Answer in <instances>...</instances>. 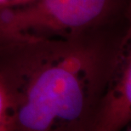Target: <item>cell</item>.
Returning <instances> with one entry per match:
<instances>
[{
    "instance_id": "6da1fadb",
    "label": "cell",
    "mask_w": 131,
    "mask_h": 131,
    "mask_svg": "<svg viewBox=\"0 0 131 131\" xmlns=\"http://www.w3.org/2000/svg\"><path fill=\"white\" fill-rule=\"evenodd\" d=\"M130 36L129 23L67 38L0 39L7 131H89Z\"/></svg>"
},
{
    "instance_id": "7a4b0ae2",
    "label": "cell",
    "mask_w": 131,
    "mask_h": 131,
    "mask_svg": "<svg viewBox=\"0 0 131 131\" xmlns=\"http://www.w3.org/2000/svg\"><path fill=\"white\" fill-rule=\"evenodd\" d=\"M130 19L131 0H33L0 8V39L67 38Z\"/></svg>"
},
{
    "instance_id": "3957f363",
    "label": "cell",
    "mask_w": 131,
    "mask_h": 131,
    "mask_svg": "<svg viewBox=\"0 0 131 131\" xmlns=\"http://www.w3.org/2000/svg\"><path fill=\"white\" fill-rule=\"evenodd\" d=\"M131 122V51H127L91 119L89 131H120Z\"/></svg>"
},
{
    "instance_id": "277c9868",
    "label": "cell",
    "mask_w": 131,
    "mask_h": 131,
    "mask_svg": "<svg viewBox=\"0 0 131 131\" xmlns=\"http://www.w3.org/2000/svg\"><path fill=\"white\" fill-rule=\"evenodd\" d=\"M9 97L4 80L0 75V131H7Z\"/></svg>"
},
{
    "instance_id": "5b68a950",
    "label": "cell",
    "mask_w": 131,
    "mask_h": 131,
    "mask_svg": "<svg viewBox=\"0 0 131 131\" xmlns=\"http://www.w3.org/2000/svg\"><path fill=\"white\" fill-rule=\"evenodd\" d=\"M33 0H0V8L16 7L27 4Z\"/></svg>"
}]
</instances>
